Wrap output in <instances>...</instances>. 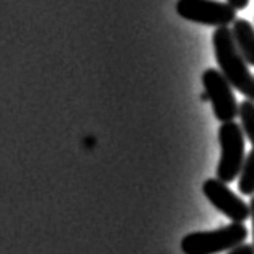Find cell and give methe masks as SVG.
Returning a JSON list of instances; mask_svg holds the SVG:
<instances>
[{
  "label": "cell",
  "mask_w": 254,
  "mask_h": 254,
  "mask_svg": "<svg viewBox=\"0 0 254 254\" xmlns=\"http://www.w3.org/2000/svg\"><path fill=\"white\" fill-rule=\"evenodd\" d=\"M238 118L241 121V129L245 132V137L250 140V143L254 147V101L245 100L240 103Z\"/></svg>",
  "instance_id": "9c48e42d"
},
{
  "label": "cell",
  "mask_w": 254,
  "mask_h": 254,
  "mask_svg": "<svg viewBox=\"0 0 254 254\" xmlns=\"http://www.w3.org/2000/svg\"><path fill=\"white\" fill-rule=\"evenodd\" d=\"M238 189L245 195H254V147L246 155L243 168L240 171Z\"/></svg>",
  "instance_id": "ba28073f"
},
{
  "label": "cell",
  "mask_w": 254,
  "mask_h": 254,
  "mask_svg": "<svg viewBox=\"0 0 254 254\" xmlns=\"http://www.w3.org/2000/svg\"><path fill=\"white\" fill-rule=\"evenodd\" d=\"M202 85L205 93L209 95L212 109L215 118L220 123H232L238 116L240 105L233 95V86L223 77V73L217 68H207L202 73Z\"/></svg>",
  "instance_id": "5b68a950"
},
{
  "label": "cell",
  "mask_w": 254,
  "mask_h": 254,
  "mask_svg": "<svg viewBox=\"0 0 254 254\" xmlns=\"http://www.w3.org/2000/svg\"><path fill=\"white\" fill-rule=\"evenodd\" d=\"M232 33L240 54L248 65H254V26L245 18H236Z\"/></svg>",
  "instance_id": "52a82bcc"
},
{
  "label": "cell",
  "mask_w": 254,
  "mask_h": 254,
  "mask_svg": "<svg viewBox=\"0 0 254 254\" xmlns=\"http://www.w3.org/2000/svg\"><path fill=\"white\" fill-rule=\"evenodd\" d=\"M202 192L218 212H222L232 222H245L246 218H250V204L238 197L227 186V183L220 181L218 178L205 180L202 184Z\"/></svg>",
  "instance_id": "8992f818"
},
{
  "label": "cell",
  "mask_w": 254,
  "mask_h": 254,
  "mask_svg": "<svg viewBox=\"0 0 254 254\" xmlns=\"http://www.w3.org/2000/svg\"><path fill=\"white\" fill-rule=\"evenodd\" d=\"M248 238V228L243 222H232L223 228L212 232H194L181 240L184 254H218L243 245Z\"/></svg>",
  "instance_id": "7a4b0ae2"
},
{
  "label": "cell",
  "mask_w": 254,
  "mask_h": 254,
  "mask_svg": "<svg viewBox=\"0 0 254 254\" xmlns=\"http://www.w3.org/2000/svg\"><path fill=\"white\" fill-rule=\"evenodd\" d=\"M227 254H254V245L243 243V245L233 248V250H230Z\"/></svg>",
  "instance_id": "30bf717a"
},
{
  "label": "cell",
  "mask_w": 254,
  "mask_h": 254,
  "mask_svg": "<svg viewBox=\"0 0 254 254\" xmlns=\"http://www.w3.org/2000/svg\"><path fill=\"white\" fill-rule=\"evenodd\" d=\"M200 100H202V101H209V95H207L205 91H204V93L200 95Z\"/></svg>",
  "instance_id": "4fadbf2b"
},
{
  "label": "cell",
  "mask_w": 254,
  "mask_h": 254,
  "mask_svg": "<svg viewBox=\"0 0 254 254\" xmlns=\"http://www.w3.org/2000/svg\"><path fill=\"white\" fill-rule=\"evenodd\" d=\"M176 11L181 18L207 26H228L236 20V8L218 0H178Z\"/></svg>",
  "instance_id": "277c9868"
},
{
  "label": "cell",
  "mask_w": 254,
  "mask_h": 254,
  "mask_svg": "<svg viewBox=\"0 0 254 254\" xmlns=\"http://www.w3.org/2000/svg\"><path fill=\"white\" fill-rule=\"evenodd\" d=\"M218 143L222 155L217 166V178L223 183H232L240 176L245 163V132L235 121L223 123L218 129Z\"/></svg>",
  "instance_id": "3957f363"
},
{
  "label": "cell",
  "mask_w": 254,
  "mask_h": 254,
  "mask_svg": "<svg viewBox=\"0 0 254 254\" xmlns=\"http://www.w3.org/2000/svg\"><path fill=\"white\" fill-rule=\"evenodd\" d=\"M212 44L223 77L235 90H238L248 100L254 101V75L250 72L248 62L236 48L232 30L228 26L217 28L213 31Z\"/></svg>",
  "instance_id": "6da1fadb"
},
{
  "label": "cell",
  "mask_w": 254,
  "mask_h": 254,
  "mask_svg": "<svg viewBox=\"0 0 254 254\" xmlns=\"http://www.w3.org/2000/svg\"><path fill=\"white\" fill-rule=\"evenodd\" d=\"M227 2L232 5L233 8L236 10H243L248 7V3H250V0H227Z\"/></svg>",
  "instance_id": "8fae6325"
},
{
  "label": "cell",
  "mask_w": 254,
  "mask_h": 254,
  "mask_svg": "<svg viewBox=\"0 0 254 254\" xmlns=\"http://www.w3.org/2000/svg\"><path fill=\"white\" fill-rule=\"evenodd\" d=\"M250 217L253 222V245H254V195H251V200H250Z\"/></svg>",
  "instance_id": "7c38bea8"
}]
</instances>
